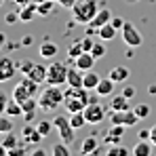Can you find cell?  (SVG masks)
<instances>
[{"instance_id":"obj_46","label":"cell","mask_w":156,"mask_h":156,"mask_svg":"<svg viewBox=\"0 0 156 156\" xmlns=\"http://www.w3.org/2000/svg\"><path fill=\"white\" fill-rule=\"evenodd\" d=\"M9 154V150H6V146L4 144H0V156H6Z\"/></svg>"},{"instance_id":"obj_37","label":"cell","mask_w":156,"mask_h":156,"mask_svg":"<svg viewBox=\"0 0 156 156\" xmlns=\"http://www.w3.org/2000/svg\"><path fill=\"white\" fill-rule=\"evenodd\" d=\"M80 42H82V49H84V51H91V49H93V44H95V40H93L91 36H84Z\"/></svg>"},{"instance_id":"obj_23","label":"cell","mask_w":156,"mask_h":156,"mask_svg":"<svg viewBox=\"0 0 156 156\" xmlns=\"http://www.w3.org/2000/svg\"><path fill=\"white\" fill-rule=\"evenodd\" d=\"M108 105H110V110H129L131 108L127 95H116V97H112V101Z\"/></svg>"},{"instance_id":"obj_17","label":"cell","mask_w":156,"mask_h":156,"mask_svg":"<svg viewBox=\"0 0 156 156\" xmlns=\"http://www.w3.org/2000/svg\"><path fill=\"white\" fill-rule=\"evenodd\" d=\"M114 84H116V80H112L110 76L101 78L99 84H97V89H95V93L99 97H110V95H114Z\"/></svg>"},{"instance_id":"obj_22","label":"cell","mask_w":156,"mask_h":156,"mask_svg":"<svg viewBox=\"0 0 156 156\" xmlns=\"http://www.w3.org/2000/svg\"><path fill=\"white\" fill-rule=\"evenodd\" d=\"M99 80H101V78L97 76V72L89 70V72H84V80H82V84H84V89L95 91V89H97V84H99Z\"/></svg>"},{"instance_id":"obj_28","label":"cell","mask_w":156,"mask_h":156,"mask_svg":"<svg viewBox=\"0 0 156 156\" xmlns=\"http://www.w3.org/2000/svg\"><path fill=\"white\" fill-rule=\"evenodd\" d=\"M70 122H72V127H74V129H82L84 125H89V122H87L84 112H74V114H70Z\"/></svg>"},{"instance_id":"obj_24","label":"cell","mask_w":156,"mask_h":156,"mask_svg":"<svg viewBox=\"0 0 156 156\" xmlns=\"http://www.w3.org/2000/svg\"><path fill=\"white\" fill-rule=\"evenodd\" d=\"M116 27L112 26V23H105V26H101L99 30H97V38H101V40H114V36H116Z\"/></svg>"},{"instance_id":"obj_29","label":"cell","mask_w":156,"mask_h":156,"mask_svg":"<svg viewBox=\"0 0 156 156\" xmlns=\"http://www.w3.org/2000/svg\"><path fill=\"white\" fill-rule=\"evenodd\" d=\"M51 154L53 156H70V148L66 141H59V144H53L51 146Z\"/></svg>"},{"instance_id":"obj_43","label":"cell","mask_w":156,"mask_h":156,"mask_svg":"<svg viewBox=\"0 0 156 156\" xmlns=\"http://www.w3.org/2000/svg\"><path fill=\"white\" fill-rule=\"evenodd\" d=\"M150 141L156 146V125H154V127H150Z\"/></svg>"},{"instance_id":"obj_44","label":"cell","mask_w":156,"mask_h":156,"mask_svg":"<svg viewBox=\"0 0 156 156\" xmlns=\"http://www.w3.org/2000/svg\"><path fill=\"white\" fill-rule=\"evenodd\" d=\"M139 139H150V129L148 131H139Z\"/></svg>"},{"instance_id":"obj_2","label":"cell","mask_w":156,"mask_h":156,"mask_svg":"<svg viewBox=\"0 0 156 156\" xmlns=\"http://www.w3.org/2000/svg\"><path fill=\"white\" fill-rule=\"evenodd\" d=\"M59 105H63V91L57 84H47V89L38 93V108L42 112H55Z\"/></svg>"},{"instance_id":"obj_26","label":"cell","mask_w":156,"mask_h":156,"mask_svg":"<svg viewBox=\"0 0 156 156\" xmlns=\"http://www.w3.org/2000/svg\"><path fill=\"white\" fill-rule=\"evenodd\" d=\"M6 114L9 116H23V108H21V104L17 101V99H9V104H6Z\"/></svg>"},{"instance_id":"obj_39","label":"cell","mask_w":156,"mask_h":156,"mask_svg":"<svg viewBox=\"0 0 156 156\" xmlns=\"http://www.w3.org/2000/svg\"><path fill=\"white\" fill-rule=\"evenodd\" d=\"M110 23L116 27V30H122V26H125V19H122V17H112V21H110Z\"/></svg>"},{"instance_id":"obj_12","label":"cell","mask_w":156,"mask_h":156,"mask_svg":"<svg viewBox=\"0 0 156 156\" xmlns=\"http://www.w3.org/2000/svg\"><path fill=\"white\" fill-rule=\"evenodd\" d=\"M74 66H76L78 70H82V72L93 70V66H95V55L91 51H82L76 59H74Z\"/></svg>"},{"instance_id":"obj_19","label":"cell","mask_w":156,"mask_h":156,"mask_svg":"<svg viewBox=\"0 0 156 156\" xmlns=\"http://www.w3.org/2000/svg\"><path fill=\"white\" fill-rule=\"evenodd\" d=\"M97 148H99L97 137H95V135H89V137H84V139H82V144H80V154H82V156L93 154Z\"/></svg>"},{"instance_id":"obj_4","label":"cell","mask_w":156,"mask_h":156,"mask_svg":"<svg viewBox=\"0 0 156 156\" xmlns=\"http://www.w3.org/2000/svg\"><path fill=\"white\" fill-rule=\"evenodd\" d=\"M19 70H21V74H23V76L32 78V80H34V82H38V84L47 82V66H40V63H34V61L23 59V61L19 63Z\"/></svg>"},{"instance_id":"obj_18","label":"cell","mask_w":156,"mask_h":156,"mask_svg":"<svg viewBox=\"0 0 156 156\" xmlns=\"http://www.w3.org/2000/svg\"><path fill=\"white\" fill-rule=\"evenodd\" d=\"M112 17H114V15H112V11L104 6V9H99V11H97L95 19H93V21H91L89 26H93L95 30H99L101 26H105V23H110V21H112Z\"/></svg>"},{"instance_id":"obj_42","label":"cell","mask_w":156,"mask_h":156,"mask_svg":"<svg viewBox=\"0 0 156 156\" xmlns=\"http://www.w3.org/2000/svg\"><path fill=\"white\" fill-rule=\"evenodd\" d=\"M17 21H19V15H15V13H9V15H6V23H9V26H13V23H17Z\"/></svg>"},{"instance_id":"obj_31","label":"cell","mask_w":156,"mask_h":156,"mask_svg":"<svg viewBox=\"0 0 156 156\" xmlns=\"http://www.w3.org/2000/svg\"><path fill=\"white\" fill-rule=\"evenodd\" d=\"M133 110H135V114L139 116V120H146L148 116H150V105L148 104H137V105H133Z\"/></svg>"},{"instance_id":"obj_3","label":"cell","mask_w":156,"mask_h":156,"mask_svg":"<svg viewBox=\"0 0 156 156\" xmlns=\"http://www.w3.org/2000/svg\"><path fill=\"white\" fill-rule=\"evenodd\" d=\"M70 11H72V17H74L76 23L89 26L95 19V15H97V0H80Z\"/></svg>"},{"instance_id":"obj_49","label":"cell","mask_w":156,"mask_h":156,"mask_svg":"<svg viewBox=\"0 0 156 156\" xmlns=\"http://www.w3.org/2000/svg\"><path fill=\"white\" fill-rule=\"evenodd\" d=\"M127 2H131V4H135V2H139V0H127Z\"/></svg>"},{"instance_id":"obj_6","label":"cell","mask_w":156,"mask_h":156,"mask_svg":"<svg viewBox=\"0 0 156 156\" xmlns=\"http://www.w3.org/2000/svg\"><path fill=\"white\" fill-rule=\"evenodd\" d=\"M36 95H38V82H34L27 76H23V80L17 82V87L13 89V99L17 101H23L27 97H36Z\"/></svg>"},{"instance_id":"obj_38","label":"cell","mask_w":156,"mask_h":156,"mask_svg":"<svg viewBox=\"0 0 156 156\" xmlns=\"http://www.w3.org/2000/svg\"><path fill=\"white\" fill-rule=\"evenodd\" d=\"M6 104H9V97H6V93H4V91H0V114H4V112H6Z\"/></svg>"},{"instance_id":"obj_50","label":"cell","mask_w":156,"mask_h":156,"mask_svg":"<svg viewBox=\"0 0 156 156\" xmlns=\"http://www.w3.org/2000/svg\"><path fill=\"white\" fill-rule=\"evenodd\" d=\"M2 2H4V0H0V6H2Z\"/></svg>"},{"instance_id":"obj_1","label":"cell","mask_w":156,"mask_h":156,"mask_svg":"<svg viewBox=\"0 0 156 156\" xmlns=\"http://www.w3.org/2000/svg\"><path fill=\"white\" fill-rule=\"evenodd\" d=\"M89 101H91V95H89V89H84V87H68L63 91V108L70 114L84 112Z\"/></svg>"},{"instance_id":"obj_21","label":"cell","mask_w":156,"mask_h":156,"mask_svg":"<svg viewBox=\"0 0 156 156\" xmlns=\"http://www.w3.org/2000/svg\"><path fill=\"white\" fill-rule=\"evenodd\" d=\"M57 44L55 42H51V40H44L42 44H40V49H38V55L42 57V59H53L55 55H57Z\"/></svg>"},{"instance_id":"obj_45","label":"cell","mask_w":156,"mask_h":156,"mask_svg":"<svg viewBox=\"0 0 156 156\" xmlns=\"http://www.w3.org/2000/svg\"><path fill=\"white\" fill-rule=\"evenodd\" d=\"M32 156H47V152H44V150H40V148H38V150H34V152H32Z\"/></svg>"},{"instance_id":"obj_13","label":"cell","mask_w":156,"mask_h":156,"mask_svg":"<svg viewBox=\"0 0 156 156\" xmlns=\"http://www.w3.org/2000/svg\"><path fill=\"white\" fill-rule=\"evenodd\" d=\"M21 137H23V141H26V144H34V146H36V144H40V141L44 139V135L38 131V127H32L30 122L21 129Z\"/></svg>"},{"instance_id":"obj_30","label":"cell","mask_w":156,"mask_h":156,"mask_svg":"<svg viewBox=\"0 0 156 156\" xmlns=\"http://www.w3.org/2000/svg\"><path fill=\"white\" fill-rule=\"evenodd\" d=\"M2 144L6 146V150H13V148H17V146H19V137H17V135H15L13 131H9V133L4 135Z\"/></svg>"},{"instance_id":"obj_32","label":"cell","mask_w":156,"mask_h":156,"mask_svg":"<svg viewBox=\"0 0 156 156\" xmlns=\"http://www.w3.org/2000/svg\"><path fill=\"white\" fill-rule=\"evenodd\" d=\"M55 4H57V0H44V2H40L38 4V15H49V13H53Z\"/></svg>"},{"instance_id":"obj_9","label":"cell","mask_w":156,"mask_h":156,"mask_svg":"<svg viewBox=\"0 0 156 156\" xmlns=\"http://www.w3.org/2000/svg\"><path fill=\"white\" fill-rule=\"evenodd\" d=\"M120 34H122L125 44L131 47V49H135V47H141V44H144V36L139 34V30L133 26L131 21H125V26H122V30H120Z\"/></svg>"},{"instance_id":"obj_48","label":"cell","mask_w":156,"mask_h":156,"mask_svg":"<svg viewBox=\"0 0 156 156\" xmlns=\"http://www.w3.org/2000/svg\"><path fill=\"white\" fill-rule=\"evenodd\" d=\"M4 42H6V36H4V34H2V32H0V49H2V47H4Z\"/></svg>"},{"instance_id":"obj_40","label":"cell","mask_w":156,"mask_h":156,"mask_svg":"<svg viewBox=\"0 0 156 156\" xmlns=\"http://www.w3.org/2000/svg\"><path fill=\"white\" fill-rule=\"evenodd\" d=\"M76 2H78V0H57V4H59V6H63V9H72Z\"/></svg>"},{"instance_id":"obj_5","label":"cell","mask_w":156,"mask_h":156,"mask_svg":"<svg viewBox=\"0 0 156 156\" xmlns=\"http://www.w3.org/2000/svg\"><path fill=\"white\" fill-rule=\"evenodd\" d=\"M68 66H63L61 61H53L51 66H47V84H68Z\"/></svg>"},{"instance_id":"obj_7","label":"cell","mask_w":156,"mask_h":156,"mask_svg":"<svg viewBox=\"0 0 156 156\" xmlns=\"http://www.w3.org/2000/svg\"><path fill=\"white\" fill-rule=\"evenodd\" d=\"M110 122L112 125H122V127H135L139 122V116L135 114V110H110Z\"/></svg>"},{"instance_id":"obj_20","label":"cell","mask_w":156,"mask_h":156,"mask_svg":"<svg viewBox=\"0 0 156 156\" xmlns=\"http://www.w3.org/2000/svg\"><path fill=\"white\" fill-rule=\"evenodd\" d=\"M82 80H84V72L82 70H78L76 66L68 70V87H84Z\"/></svg>"},{"instance_id":"obj_27","label":"cell","mask_w":156,"mask_h":156,"mask_svg":"<svg viewBox=\"0 0 156 156\" xmlns=\"http://www.w3.org/2000/svg\"><path fill=\"white\" fill-rule=\"evenodd\" d=\"M105 154L108 156H127V154H131V150L125 148V146H120V144H112V146H108Z\"/></svg>"},{"instance_id":"obj_8","label":"cell","mask_w":156,"mask_h":156,"mask_svg":"<svg viewBox=\"0 0 156 156\" xmlns=\"http://www.w3.org/2000/svg\"><path fill=\"white\" fill-rule=\"evenodd\" d=\"M53 125H55V129L59 131V139L61 141H66L68 146L70 144H74V127H72V122H70V118H66V116H55L53 118Z\"/></svg>"},{"instance_id":"obj_11","label":"cell","mask_w":156,"mask_h":156,"mask_svg":"<svg viewBox=\"0 0 156 156\" xmlns=\"http://www.w3.org/2000/svg\"><path fill=\"white\" fill-rule=\"evenodd\" d=\"M17 74V63L11 57H0V82H9Z\"/></svg>"},{"instance_id":"obj_15","label":"cell","mask_w":156,"mask_h":156,"mask_svg":"<svg viewBox=\"0 0 156 156\" xmlns=\"http://www.w3.org/2000/svg\"><path fill=\"white\" fill-rule=\"evenodd\" d=\"M154 148H156V146L150 141V139H139V141L131 148V154H133V156H150Z\"/></svg>"},{"instance_id":"obj_14","label":"cell","mask_w":156,"mask_h":156,"mask_svg":"<svg viewBox=\"0 0 156 156\" xmlns=\"http://www.w3.org/2000/svg\"><path fill=\"white\" fill-rule=\"evenodd\" d=\"M125 129H127V127H122V125H112L110 129L105 131L104 141L108 144V146H112V144H120V139H122V135H125Z\"/></svg>"},{"instance_id":"obj_33","label":"cell","mask_w":156,"mask_h":156,"mask_svg":"<svg viewBox=\"0 0 156 156\" xmlns=\"http://www.w3.org/2000/svg\"><path fill=\"white\" fill-rule=\"evenodd\" d=\"M9 131H13V120L0 114V135H6Z\"/></svg>"},{"instance_id":"obj_34","label":"cell","mask_w":156,"mask_h":156,"mask_svg":"<svg viewBox=\"0 0 156 156\" xmlns=\"http://www.w3.org/2000/svg\"><path fill=\"white\" fill-rule=\"evenodd\" d=\"M91 53L95 55V59H101V57H105V47H104V42H95V44H93V49H91Z\"/></svg>"},{"instance_id":"obj_47","label":"cell","mask_w":156,"mask_h":156,"mask_svg":"<svg viewBox=\"0 0 156 156\" xmlns=\"http://www.w3.org/2000/svg\"><path fill=\"white\" fill-rule=\"evenodd\" d=\"M32 40H34L32 36H23V40H21V44H32Z\"/></svg>"},{"instance_id":"obj_36","label":"cell","mask_w":156,"mask_h":156,"mask_svg":"<svg viewBox=\"0 0 156 156\" xmlns=\"http://www.w3.org/2000/svg\"><path fill=\"white\" fill-rule=\"evenodd\" d=\"M36 127H38V131H40V133H42L44 137H47V135L51 133V129L55 127V125H53V120H51V122H49V120H42V122H38Z\"/></svg>"},{"instance_id":"obj_41","label":"cell","mask_w":156,"mask_h":156,"mask_svg":"<svg viewBox=\"0 0 156 156\" xmlns=\"http://www.w3.org/2000/svg\"><path fill=\"white\" fill-rule=\"evenodd\" d=\"M135 93H137V91H135V87H133V84H131V87H125V91H122V95H127V97H135Z\"/></svg>"},{"instance_id":"obj_10","label":"cell","mask_w":156,"mask_h":156,"mask_svg":"<svg viewBox=\"0 0 156 156\" xmlns=\"http://www.w3.org/2000/svg\"><path fill=\"white\" fill-rule=\"evenodd\" d=\"M84 116H87V122L89 125H99L105 118V105H101L99 101H89V105L84 108Z\"/></svg>"},{"instance_id":"obj_25","label":"cell","mask_w":156,"mask_h":156,"mask_svg":"<svg viewBox=\"0 0 156 156\" xmlns=\"http://www.w3.org/2000/svg\"><path fill=\"white\" fill-rule=\"evenodd\" d=\"M110 78L116 80V82H125V80L129 78V70H127L125 66H114V68L110 70Z\"/></svg>"},{"instance_id":"obj_35","label":"cell","mask_w":156,"mask_h":156,"mask_svg":"<svg viewBox=\"0 0 156 156\" xmlns=\"http://www.w3.org/2000/svg\"><path fill=\"white\" fill-rule=\"evenodd\" d=\"M82 51H84V49H82V42L78 40V42H74V44H72V47L68 49V55H70L72 59H76V57H78V55H80Z\"/></svg>"},{"instance_id":"obj_16","label":"cell","mask_w":156,"mask_h":156,"mask_svg":"<svg viewBox=\"0 0 156 156\" xmlns=\"http://www.w3.org/2000/svg\"><path fill=\"white\" fill-rule=\"evenodd\" d=\"M34 15H38V2H27L21 6V11H19V21L21 23H27V21H32L34 19Z\"/></svg>"}]
</instances>
